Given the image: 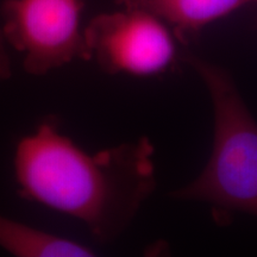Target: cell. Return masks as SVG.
<instances>
[{
	"label": "cell",
	"mask_w": 257,
	"mask_h": 257,
	"mask_svg": "<svg viewBox=\"0 0 257 257\" xmlns=\"http://www.w3.org/2000/svg\"><path fill=\"white\" fill-rule=\"evenodd\" d=\"M8 47V42H6L4 34L0 29V81H5L12 75L11 59H10Z\"/></svg>",
	"instance_id": "52a82bcc"
},
{
	"label": "cell",
	"mask_w": 257,
	"mask_h": 257,
	"mask_svg": "<svg viewBox=\"0 0 257 257\" xmlns=\"http://www.w3.org/2000/svg\"><path fill=\"white\" fill-rule=\"evenodd\" d=\"M0 248L19 257L94 255L88 246L4 216H0Z\"/></svg>",
	"instance_id": "8992f818"
},
{
	"label": "cell",
	"mask_w": 257,
	"mask_h": 257,
	"mask_svg": "<svg viewBox=\"0 0 257 257\" xmlns=\"http://www.w3.org/2000/svg\"><path fill=\"white\" fill-rule=\"evenodd\" d=\"M189 63L210 92L214 143L204 172L174 197L257 217V123L226 70L195 57Z\"/></svg>",
	"instance_id": "7a4b0ae2"
},
{
	"label": "cell",
	"mask_w": 257,
	"mask_h": 257,
	"mask_svg": "<svg viewBox=\"0 0 257 257\" xmlns=\"http://www.w3.org/2000/svg\"><path fill=\"white\" fill-rule=\"evenodd\" d=\"M123 10L93 18L85 28L89 60L105 72L147 76L163 72L175 57V44L162 19L147 10Z\"/></svg>",
	"instance_id": "277c9868"
},
{
	"label": "cell",
	"mask_w": 257,
	"mask_h": 257,
	"mask_svg": "<svg viewBox=\"0 0 257 257\" xmlns=\"http://www.w3.org/2000/svg\"><path fill=\"white\" fill-rule=\"evenodd\" d=\"M85 0H5L3 34L23 56L24 69L43 75L74 60H89L81 29Z\"/></svg>",
	"instance_id": "3957f363"
},
{
	"label": "cell",
	"mask_w": 257,
	"mask_h": 257,
	"mask_svg": "<svg viewBox=\"0 0 257 257\" xmlns=\"http://www.w3.org/2000/svg\"><path fill=\"white\" fill-rule=\"evenodd\" d=\"M250 3L257 0H120V5L147 10L182 34L200 30Z\"/></svg>",
	"instance_id": "5b68a950"
},
{
	"label": "cell",
	"mask_w": 257,
	"mask_h": 257,
	"mask_svg": "<svg viewBox=\"0 0 257 257\" xmlns=\"http://www.w3.org/2000/svg\"><path fill=\"white\" fill-rule=\"evenodd\" d=\"M14 172L24 198L79 220L101 242L126 229L156 184L148 138L91 154L55 119L18 141Z\"/></svg>",
	"instance_id": "6da1fadb"
}]
</instances>
